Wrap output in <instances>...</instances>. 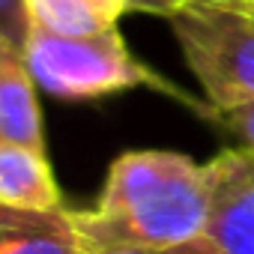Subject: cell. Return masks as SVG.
<instances>
[{"label": "cell", "mask_w": 254, "mask_h": 254, "mask_svg": "<svg viewBox=\"0 0 254 254\" xmlns=\"http://www.w3.org/2000/svg\"><path fill=\"white\" fill-rule=\"evenodd\" d=\"M212 171L174 150H132L114 159L93 209H72L84 251L171 248L206 233Z\"/></svg>", "instance_id": "6da1fadb"}, {"label": "cell", "mask_w": 254, "mask_h": 254, "mask_svg": "<svg viewBox=\"0 0 254 254\" xmlns=\"http://www.w3.org/2000/svg\"><path fill=\"white\" fill-rule=\"evenodd\" d=\"M24 57L36 84L54 99L87 102V99H102L111 93L135 90V87H153L189 105L200 117H206V108H209L189 99V93H183L177 84H171L168 78L144 66L126 48V39L120 36V30H108L99 36H54L48 30L30 27Z\"/></svg>", "instance_id": "7a4b0ae2"}, {"label": "cell", "mask_w": 254, "mask_h": 254, "mask_svg": "<svg viewBox=\"0 0 254 254\" xmlns=\"http://www.w3.org/2000/svg\"><path fill=\"white\" fill-rule=\"evenodd\" d=\"M168 21L206 96V111H227L254 102L251 18L221 0H189Z\"/></svg>", "instance_id": "3957f363"}, {"label": "cell", "mask_w": 254, "mask_h": 254, "mask_svg": "<svg viewBox=\"0 0 254 254\" xmlns=\"http://www.w3.org/2000/svg\"><path fill=\"white\" fill-rule=\"evenodd\" d=\"M212 212L203 239L215 254H254V153L230 147L209 162Z\"/></svg>", "instance_id": "277c9868"}, {"label": "cell", "mask_w": 254, "mask_h": 254, "mask_svg": "<svg viewBox=\"0 0 254 254\" xmlns=\"http://www.w3.org/2000/svg\"><path fill=\"white\" fill-rule=\"evenodd\" d=\"M0 141L45 150L36 78L24 51L0 42Z\"/></svg>", "instance_id": "5b68a950"}, {"label": "cell", "mask_w": 254, "mask_h": 254, "mask_svg": "<svg viewBox=\"0 0 254 254\" xmlns=\"http://www.w3.org/2000/svg\"><path fill=\"white\" fill-rule=\"evenodd\" d=\"M0 254H84L72 209H15L0 203Z\"/></svg>", "instance_id": "8992f818"}, {"label": "cell", "mask_w": 254, "mask_h": 254, "mask_svg": "<svg viewBox=\"0 0 254 254\" xmlns=\"http://www.w3.org/2000/svg\"><path fill=\"white\" fill-rule=\"evenodd\" d=\"M0 203L15 209L63 206V194L45 150L0 141Z\"/></svg>", "instance_id": "52a82bcc"}, {"label": "cell", "mask_w": 254, "mask_h": 254, "mask_svg": "<svg viewBox=\"0 0 254 254\" xmlns=\"http://www.w3.org/2000/svg\"><path fill=\"white\" fill-rule=\"evenodd\" d=\"M30 27L54 36H99L132 12L129 0H24Z\"/></svg>", "instance_id": "ba28073f"}, {"label": "cell", "mask_w": 254, "mask_h": 254, "mask_svg": "<svg viewBox=\"0 0 254 254\" xmlns=\"http://www.w3.org/2000/svg\"><path fill=\"white\" fill-rule=\"evenodd\" d=\"M206 120H212L218 129H224L236 141V147L254 153V102L236 105L227 111H206Z\"/></svg>", "instance_id": "9c48e42d"}, {"label": "cell", "mask_w": 254, "mask_h": 254, "mask_svg": "<svg viewBox=\"0 0 254 254\" xmlns=\"http://www.w3.org/2000/svg\"><path fill=\"white\" fill-rule=\"evenodd\" d=\"M27 39H30V15L24 0H0V42L24 51Z\"/></svg>", "instance_id": "30bf717a"}, {"label": "cell", "mask_w": 254, "mask_h": 254, "mask_svg": "<svg viewBox=\"0 0 254 254\" xmlns=\"http://www.w3.org/2000/svg\"><path fill=\"white\" fill-rule=\"evenodd\" d=\"M84 254H215V248L200 236V239L171 245V248H99V251H84Z\"/></svg>", "instance_id": "8fae6325"}, {"label": "cell", "mask_w": 254, "mask_h": 254, "mask_svg": "<svg viewBox=\"0 0 254 254\" xmlns=\"http://www.w3.org/2000/svg\"><path fill=\"white\" fill-rule=\"evenodd\" d=\"M189 0H129L132 12H147V15H162V18H171Z\"/></svg>", "instance_id": "7c38bea8"}, {"label": "cell", "mask_w": 254, "mask_h": 254, "mask_svg": "<svg viewBox=\"0 0 254 254\" xmlns=\"http://www.w3.org/2000/svg\"><path fill=\"white\" fill-rule=\"evenodd\" d=\"M221 3L233 6L236 12H242L245 18H251V21H254V0H221Z\"/></svg>", "instance_id": "4fadbf2b"}]
</instances>
